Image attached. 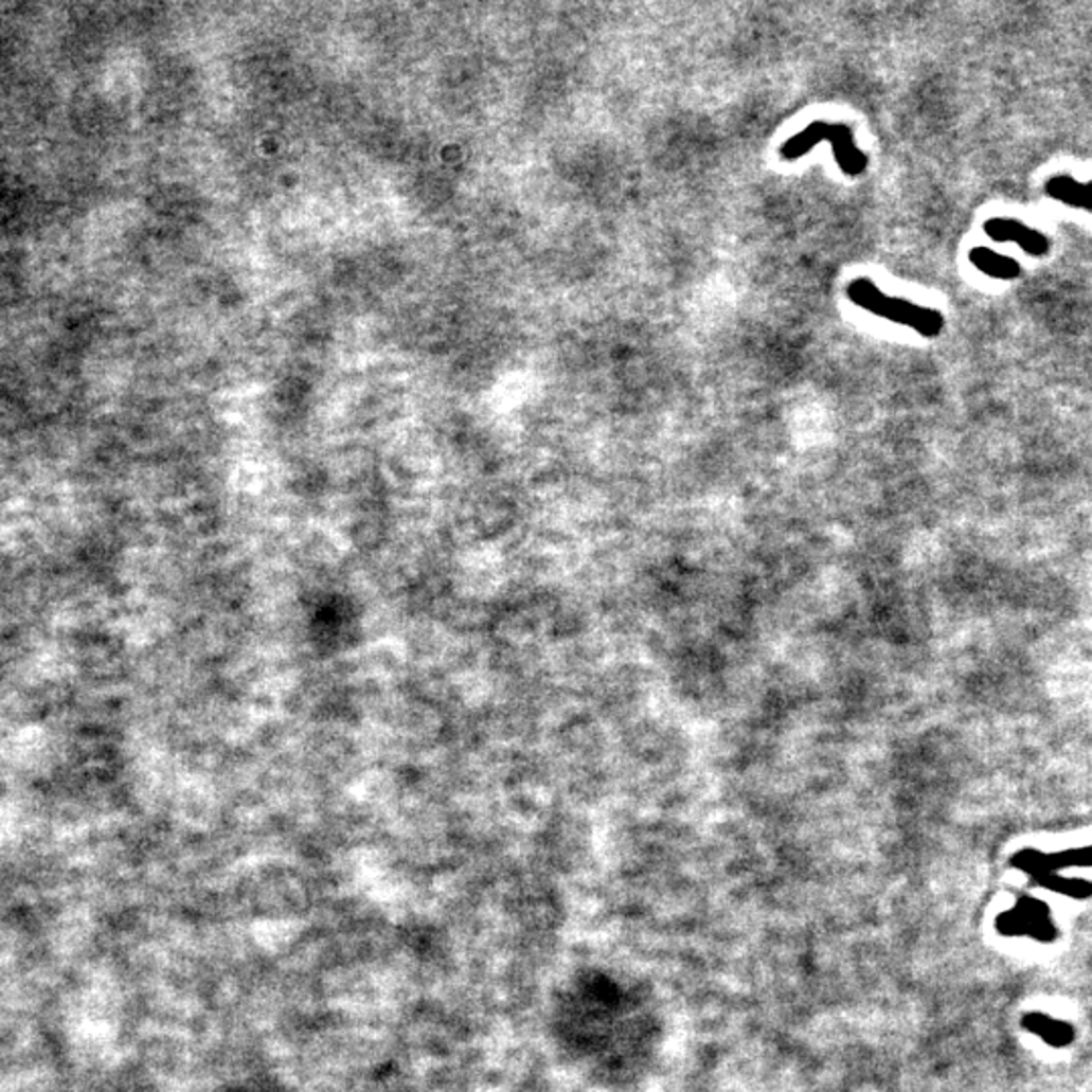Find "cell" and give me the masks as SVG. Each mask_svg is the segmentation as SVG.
<instances>
[{
  "label": "cell",
  "mask_w": 1092,
  "mask_h": 1092,
  "mask_svg": "<svg viewBox=\"0 0 1092 1092\" xmlns=\"http://www.w3.org/2000/svg\"><path fill=\"white\" fill-rule=\"evenodd\" d=\"M846 296L854 306L862 308L864 312L874 314L884 320H892L907 328H913L914 333H918L925 338H933L943 333V326H945L943 314L936 312L933 308H927V306H918V304L902 300V298L887 296L866 278H858V280L849 282Z\"/></svg>",
  "instance_id": "6da1fadb"
},
{
  "label": "cell",
  "mask_w": 1092,
  "mask_h": 1092,
  "mask_svg": "<svg viewBox=\"0 0 1092 1092\" xmlns=\"http://www.w3.org/2000/svg\"><path fill=\"white\" fill-rule=\"evenodd\" d=\"M820 142H831L836 164L847 177H860L866 171L869 157L858 148L854 135H852V128L846 124H829V122L809 124L800 135L785 140V144L781 146V158L787 162H795L805 155H809Z\"/></svg>",
  "instance_id": "7a4b0ae2"
},
{
  "label": "cell",
  "mask_w": 1092,
  "mask_h": 1092,
  "mask_svg": "<svg viewBox=\"0 0 1092 1092\" xmlns=\"http://www.w3.org/2000/svg\"><path fill=\"white\" fill-rule=\"evenodd\" d=\"M998 931L1002 935H1030L1038 941H1054L1056 929L1050 918V909L1044 902L1024 898L1012 911L998 916Z\"/></svg>",
  "instance_id": "3957f363"
},
{
  "label": "cell",
  "mask_w": 1092,
  "mask_h": 1092,
  "mask_svg": "<svg viewBox=\"0 0 1092 1092\" xmlns=\"http://www.w3.org/2000/svg\"><path fill=\"white\" fill-rule=\"evenodd\" d=\"M1012 864L1030 874L1034 880L1044 874H1058L1064 869H1092V846L1076 847L1058 854H1042L1038 849H1024L1014 856Z\"/></svg>",
  "instance_id": "277c9868"
},
{
  "label": "cell",
  "mask_w": 1092,
  "mask_h": 1092,
  "mask_svg": "<svg viewBox=\"0 0 1092 1092\" xmlns=\"http://www.w3.org/2000/svg\"><path fill=\"white\" fill-rule=\"evenodd\" d=\"M983 231L987 233V237H991L998 244L1014 241L1016 246L1022 247L1027 255H1034V257H1042L1050 251V239L1042 231H1036L1016 219H1003V217L989 219L983 225Z\"/></svg>",
  "instance_id": "5b68a950"
},
{
  "label": "cell",
  "mask_w": 1092,
  "mask_h": 1092,
  "mask_svg": "<svg viewBox=\"0 0 1092 1092\" xmlns=\"http://www.w3.org/2000/svg\"><path fill=\"white\" fill-rule=\"evenodd\" d=\"M969 259L981 273L996 280H1016L1022 273V266L1016 259L1002 255L989 247H973L969 251Z\"/></svg>",
  "instance_id": "8992f818"
},
{
  "label": "cell",
  "mask_w": 1092,
  "mask_h": 1092,
  "mask_svg": "<svg viewBox=\"0 0 1092 1092\" xmlns=\"http://www.w3.org/2000/svg\"><path fill=\"white\" fill-rule=\"evenodd\" d=\"M1046 195L1056 201L1070 204V207H1080V209L1092 211V182L1082 184L1072 177L1060 175V177L1048 179Z\"/></svg>",
  "instance_id": "52a82bcc"
},
{
  "label": "cell",
  "mask_w": 1092,
  "mask_h": 1092,
  "mask_svg": "<svg viewBox=\"0 0 1092 1092\" xmlns=\"http://www.w3.org/2000/svg\"><path fill=\"white\" fill-rule=\"evenodd\" d=\"M1024 1027L1027 1032L1040 1036L1050 1046H1067L1074 1038L1072 1025L1048 1018L1044 1014H1027L1024 1018Z\"/></svg>",
  "instance_id": "ba28073f"
},
{
  "label": "cell",
  "mask_w": 1092,
  "mask_h": 1092,
  "mask_svg": "<svg viewBox=\"0 0 1092 1092\" xmlns=\"http://www.w3.org/2000/svg\"><path fill=\"white\" fill-rule=\"evenodd\" d=\"M1036 882L1040 887L1048 889V891L1067 894V896H1072V898H1087V896L1092 894L1091 882L1080 880V878H1064L1060 874H1044V876L1036 878Z\"/></svg>",
  "instance_id": "9c48e42d"
}]
</instances>
